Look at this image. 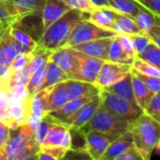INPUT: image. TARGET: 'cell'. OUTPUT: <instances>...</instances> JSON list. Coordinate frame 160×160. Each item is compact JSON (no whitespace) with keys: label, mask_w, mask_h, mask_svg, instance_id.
Segmentation results:
<instances>
[{"label":"cell","mask_w":160,"mask_h":160,"mask_svg":"<svg viewBox=\"0 0 160 160\" xmlns=\"http://www.w3.org/2000/svg\"><path fill=\"white\" fill-rule=\"evenodd\" d=\"M90 13L71 8L58 20L54 22L41 36L37 46L49 52L64 47L75 25L86 19Z\"/></svg>","instance_id":"6da1fadb"},{"label":"cell","mask_w":160,"mask_h":160,"mask_svg":"<svg viewBox=\"0 0 160 160\" xmlns=\"http://www.w3.org/2000/svg\"><path fill=\"white\" fill-rule=\"evenodd\" d=\"M128 131L142 160H149L160 140V124L142 112L130 122Z\"/></svg>","instance_id":"7a4b0ae2"},{"label":"cell","mask_w":160,"mask_h":160,"mask_svg":"<svg viewBox=\"0 0 160 160\" xmlns=\"http://www.w3.org/2000/svg\"><path fill=\"white\" fill-rule=\"evenodd\" d=\"M40 145L36 140L35 131L24 124L9 129L8 139L5 145V155L8 160L37 159Z\"/></svg>","instance_id":"3957f363"},{"label":"cell","mask_w":160,"mask_h":160,"mask_svg":"<svg viewBox=\"0 0 160 160\" xmlns=\"http://www.w3.org/2000/svg\"><path fill=\"white\" fill-rule=\"evenodd\" d=\"M129 125V121L115 116L100 105L91 119L81 128L85 132L95 130L109 135L114 139H117L118 137L128 131Z\"/></svg>","instance_id":"277c9868"},{"label":"cell","mask_w":160,"mask_h":160,"mask_svg":"<svg viewBox=\"0 0 160 160\" xmlns=\"http://www.w3.org/2000/svg\"><path fill=\"white\" fill-rule=\"evenodd\" d=\"M99 97L101 99V107L124 120L131 122L143 112L139 106L107 90L100 89Z\"/></svg>","instance_id":"5b68a950"},{"label":"cell","mask_w":160,"mask_h":160,"mask_svg":"<svg viewBox=\"0 0 160 160\" xmlns=\"http://www.w3.org/2000/svg\"><path fill=\"white\" fill-rule=\"evenodd\" d=\"M118 34L115 31L98 26L90 20L86 19L79 22L75 25L64 47H71L73 45L87 42L90 40L115 37Z\"/></svg>","instance_id":"8992f818"},{"label":"cell","mask_w":160,"mask_h":160,"mask_svg":"<svg viewBox=\"0 0 160 160\" xmlns=\"http://www.w3.org/2000/svg\"><path fill=\"white\" fill-rule=\"evenodd\" d=\"M72 50L78 61V71L74 80L84 81L95 84L105 60L87 55L74 49Z\"/></svg>","instance_id":"52a82bcc"},{"label":"cell","mask_w":160,"mask_h":160,"mask_svg":"<svg viewBox=\"0 0 160 160\" xmlns=\"http://www.w3.org/2000/svg\"><path fill=\"white\" fill-rule=\"evenodd\" d=\"M132 70V65L121 64L111 61H105L99 75L97 77L95 84L100 88L104 89L118 81L122 80Z\"/></svg>","instance_id":"ba28073f"},{"label":"cell","mask_w":160,"mask_h":160,"mask_svg":"<svg viewBox=\"0 0 160 160\" xmlns=\"http://www.w3.org/2000/svg\"><path fill=\"white\" fill-rule=\"evenodd\" d=\"M49 61L58 65L69 77L74 79L78 71V61L73 50L69 47H61L51 52Z\"/></svg>","instance_id":"9c48e42d"},{"label":"cell","mask_w":160,"mask_h":160,"mask_svg":"<svg viewBox=\"0 0 160 160\" xmlns=\"http://www.w3.org/2000/svg\"><path fill=\"white\" fill-rule=\"evenodd\" d=\"M29 52L31 50L21 45L11 37L8 28L0 39V64L9 67L17 55Z\"/></svg>","instance_id":"30bf717a"},{"label":"cell","mask_w":160,"mask_h":160,"mask_svg":"<svg viewBox=\"0 0 160 160\" xmlns=\"http://www.w3.org/2000/svg\"><path fill=\"white\" fill-rule=\"evenodd\" d=\"M86 139L87 151L93 160H101L110 142L115 140L109 135L95 130L86 132Z\"/></svg>","instance_id":"8fae6325"},{"label":"cell","mask_w":160,"mask_h":160,"mask_svg":"<svg viewBox=\"0 0 160 160\" xmlns=\"http://www.w3.org/2000/svg\"><path fill=\"white\" fill-rule=\"evenodd\" d=\"M113 38L114 37L93 39L87 42L73 45L69 48L79 51L87 55L96 57L105 61H108V50Z\"/></svg>","instance_id":"7c38bea8"},{"label":"cell","mask_w":160,"mask_h":160,"mask_svg":"<svg viewBox=\"0 0 160 160\" xmlns=\"http://www.w3.org/2000/svg\"><path fill=\"white\" fill-rule=\"evenodd\" d=\"M64 82L69 96V100L91 98L98 95L100 92V88L91 82L74 79H68Z\"/></svg>","instance_id":"4fadbf2b"},{"label":"cell","mask_w":160,"mask_h":160,"mask_svg":"<svg viewBox=\"0 0 160 160\" xmlns=\"http://www.w3.org/2000/svg\"><path fill=\"white\" fill-rule=\"evenodd\" d=\"M70 9L71 8L62 0H45L41 11L42 33Z\"/></svg>","instance_id":"5bb4252c"},{"label":"cell","mask_w":160,"mask_h":160,"mask_svg":"<svg viewBox=\"0 0 160 160\" xmlns=\"http://www.w3.org/2000/svg\"><path fill=\"white\" fill-rule=\"evenodd\" d=\"M9 114L16 127L27 124L30 113V96L19 98L9 99Z\"/></svg>","instance_id":"9a60e30c"},{"label":"cell","mask_w":160,"mask_h":160,"mask_svg":"<svg viewBox=\"0 0 160 160\" xmlns=\"http://www.w3.org/2000/svg\"><path fill=\"white\" fill-rule=\"evenodd\" d=\"M100 104H101V99H100L99 94L94 96V97H92L88 102H86L76 112L71 126L75 127V128H82V127H84L91 119V117L93 116L95 112L100 107Z\"/></svg>","instance_id":"2e32d148"},{"label":"cell","mask_w":160,"mask_h":160,"mask_svg":"<svg viewBox=\"0 0 160 160\" xmlns=\"http://www.w3.org/2000/svg\"><path fill=\"white\" fill-rule=\"evenodd\" d=\"M132 145V137L129 131H127L110 142L101 160H117L122 154H124Z\"/></svg>","instance_id":"e0dca14e"},{"label":"cell","mask_w":160,"mask_h":160,"mask_svg":"<svg viewBox=\"0 0 160 160\" xmlns=\"http://www.w3.org/2000/svg\"><path fill=\"white\" fill-rule=\"evenodd\" d=\"M64 82H58L51 86L48 98H47L48 113L60 109L69 101V96H68Z\"/></svg>","instance_id":"ac0fdd59"},{"label":"cell","mask_w":160,"mask_h":160,"mask_svg":"<svg viewBox=\"0 0 160 160\" xmlns=\"http://www.w3.org/2000/svg\"><path fill=\"white\" fill-rule=\"evenodd\" d=\"M104 90H107L110 93H113L129 102L133 103L134 105H137V101L134 96V91H133V86H132V77H131V72L127 74L125 77H124L122 80L118 81L117 82L104 88Z\"/></svg>","instance_id":"d6986e66"},{"label":"cell","mask_w":160,"mask_h":160,"mask_svg":"<svg viewBox=\"0 0 160 160\" xmlns=\"http://www.w3.org/2000/svg\"><path fill=\"white\" fill-rule=\"evenodd\" d=\"M118 15L119 12L114 10L112 8H97L90 13L88 20L98 26L111 30L112 24Z\"/></svg>","instance_id":"ffe728a7"},{"label":"cell","mask_w":160,"mask_h":160,"mask_svg":"<svg viewBox=\"0 0 160 160\" xmlns=\"http://www.w3.org/2000/svg\"><path fill=\"white\" fill-rule=\"evenodd\" d=\"M131 77H132V86H133L134 96L137 104L142 111H144L149 101L151 100L152 97L154 96V94L147 88L144 82L137 76L133 68L131 70Z\"/></svg>","instance_id":"44dd1931"},{"label":"cell","mask_w":160,"mask_h":160,"mask_svg":"<svg viewBox=\"0 0 160 160\" xmlns=\"http://www.w3.org/2000/svg\"><path fill=\"white\" fill-rule=\"evenodd\" d=\"M111 30L115 31L118 35L133 36V35L144 34L138 27L136 22L134 21V19L132 17L127 16V15H124L121 13H119L115 22H113Z\"/></svg>","instance_id":"7402d4cb"},{"label":"cell","mask_w":160,"mask_h":160,"mask_svg":"<svg viewBox=\"0 0 160 160\" xmlns=\"http://www.w3.org/2000/svg\"><path fill=\"white\" fill-rule=\"evenodd\" d=\"M51 86L47 87L40 92L30 96V113L29 115L36 116L41 119L44 115L48 113L47 108V98L50 92Z\"/></svg>","instance_id":"603a6c76"},{"label":"cell","mask_w":160,"mask_h":160,"mask_svg":"<svg viewBox=\"0 0 160 160\" xmlns=\"http://www.w3.org/2000/svg\"><path fill=\"white\" fill-rule=\"evenodd\" d=\"M138 27L147 35V33L157 25H160V18L141 5L137 15L133 18Z\"/></svg>","instance_id":"cb8c5ba5"},{"label":"cell","mask_w":160,"mask_h":160,"mask_svg":"<svg viewBox=\"0 0 160 160\" xmlns=\"http://www.w3.org/2000/svg\"><path fill=\"white\" fill-rule=\"evenodd\" d=\"M8 32L11 37L21 45L26 47L27 49L33 51L37 46V40L26 32L16 21H14L8 27Z\"/></svg>","instance_id":"d4e9b609"},{"label":"cell","mask_w":160,"mask_h":160,"mask_svg":"<svg viewBox=\"0 0 160 160\" xmlns=\"http://www.w3.org/2000/svg\"><path fill=\"white\" fill-rule=\"evenodd\" d=\"M69 77L68 75L55 63L53 62H48L47 66H46V74H45V79L44 82L42 83V85L40 88L41 90H43L47 87L53 86L58 82H64L66 80H68ZM39 91V92H40Z\"/></svg>","instance_id":"484cf974"},{"label":"cell","mask_w":160,"mask_h":160,"mask_svg":"<svg viewBox=\"0 0 160 160\" xmlns=\"http://www.w3.org/2000/svg\"><path fill=\"white\" fill-rule=\"evenodd\" d=\"M68 132V127L62 124L55 125L48 134L46 135L43 142L40 147H49V146H61L63 140Z\"/></svg>","instance_id":"4316f807"},{"label":"cell","mask_w":160,"mask_h":160,"mask_svg":"<svg viewBox=\"0 0 160 160\" xmlns=\"http://www.w3.org/2000/svg\"><path fill=\"white\" fill-rule=\"evenodd\" d=\"M12 3L22 15L41 14L45 0H8Z\"/></svg>","instance_id":"83f0119b"},{"label":"cell","mask_w":160,"mask_h":160,"mask_svg":"<svg viewBox=\"0 0 160 160\" xmlns=\"http://www.w3.org/2000/svg\"><path fill=\"white\" fill-rule=\"evenodd\" d=\"M110 7L117 12L134 18L141 5L136 0H108Z\"/></svg>","instance_id":"f1b7e54d"},{"label":"cell","mask_w":160,"mask_h":160,"mask_svg":"<svg viewBox=\"0 0 160 160\" xmlns=\"http://www.w3.org/2000/svg\"><path fill=\"white\" fill-rule=\"evenodd\" d=\"M108 61L115 62V63H121V64H130L132 65L133 59L128 57L126 53L124 52L119 38L118 35L115 36L110 43L109 50H108Z\"/></svg>","instance_id":"f546056e"},{"label":"cell","mask_w":160,"mask_h":160,"mask_svg":"<svg viewBox=\"0 0 160 160\" xmlns=\"http://www.w3.org/2000/svg\"><path fill=\"white\" fill-rule=\"evenodd\" d=\"M57 124H61V123L57 118H55L54 116H52L49 113H47L46 115H44L41 118L40 125L35 131L36 140H37L39 145H41L43 142V141H44L46 135L48 134V132L50 131V129Z\"/></svg>","instance_id":"4dcf8cb0"},{"label":"cell","mask_w":160,"mask_h":160,"mask_svg":"<svg viewBox=\"0 0 160 160\" xmlns=\"http://www.w3.org/2000/svg\"><path fill=\"white\" fill-rule=\"evenodd\" d=\"M69 133L71 137V150H87L86 132L81 128L69 127Z\"/></svg>","instance_id":"1f68e13d"},{"label":"cell","mask_w":160,"mask_h":160,"mask_svg":"<svg viewBox=\"0 0 160 160\" xmlns=\"http://www.w3.org/2000/svg\"><path fill=\"white\" fill-rule=\"evenodd\" d=\"M67 149L62 146H49L40 147L37 154L38 160H59L63 159L67 153Z\"/></svg>","instance_id":"d6a6232c"},{"label":"cell","mask_w":160,"mask_h":160,"mask_svg":"<svg viewBox=\"0 0 160 160\" xmlns=\"http://www.w3.org/2000/svg\"><path fill=\"white\" fill-rule=\"evenodd\" d=\"M32 53H33L32 58L28 64V68H30V70L32 72L41 67L47 66V64L49 62V56H50L51 52L36 46V48L32 51Z\"/></svg>","instance_id":"836d02e7"},{"label":"cell","mask_w":160,"mask_h":160,"mask_svg":"<svg viewBox=\"0 0 160 160\" xmlns=\"http://www.w3.org/2000/svg\"><path fill=\"white\" fill-rule=\"evenodd\" d=\"M45 74H46V67H41L32 72L30 79L26 84V89L29 96H33L34 94L40 91V88L44 82Z\"/></svg>","instance_id":"e575fe53"},{"label":"cell","mask_w":160,"mask_h":160,"mask_svg":"<svg viewBox=\"0 0 160 160\" xmlns=\"http://www.w3.org/2000/svg\"><path fill=\"white\" fill-rule=\"evenodd\" d=\"M134 44V48L136 51L137 57H141L154 46V42L150 39V38L145 34H139L130 36Z\"/></svg>","instance_id":"d590c367"},{"label":"cell","mask_w":160,"mask_h":160,"mask_svg":"<svg viewBox=\"0 0 160 160\" xmlns=\"http://www.w3.org/2000/svg\"><path fill=\"white\" fill-rule=\"evenodd\" d=\"M17 8L8 0H0V20L1 21H16L23 17Z\"/></svg>","instance_id":"8d00e7d4"},{"label":"cell","mask_w":160,"mask_h":160,"mask_svg":"<svg viewBox=\"0 0 160 160\" xmlns=\"http://www.w3.org/2000/svg\"><path fill=\"white\" fill-rule=\"evenodd\" d=\"M132 68L140 74L145 76H152V77H158L160 78V70L151 65L150 63L144 61L141 58L136 57L132 63Z\"/></svg>","instance_id":"74e56055"},{"label":"cell","mask_w":160,"mask_h":160,"mask_svg":"<svg viewBox=\"0 0 160 160\" xmlns=\"http://www.w3.org/2000/svg\"><path fill=\"white\" fill-rule=\"evenodd\" d=\"M143 112L160 124V91L152 97Z\"/></svg>","instance_id":"f35d334b"},{"label":"cell","mask_w":160,"mask_h":160,"mask_svg":"<svg viewBox=\"0 0 160 160\" xmlns=\"http://www.w3.org/2000/svg\"><path fill=\"white\" fill-rule=\"evenodd\" d=\"M65 4H67L71 8L77 9L83 12L91 13L97 8L94 5H92L89 0H62Z\"/></svg>","instance_id":"ab89813d"},{"label":"cell","mask_w":160,"mask_h":160,"mask_svg":"<svg viewBox=\"0 0 160 160\" xmlns=\"http://www.w3.org/2000/svg\"><path fill=\"white\" fill-rule=\"evenodd\" d=\"M32 55H33L32 51L29 52L21 53V54L17 55V56L13 59L12 63H11L10 66H9L10 69H11L13 72H15V71H19V70L25 68V67L28 66V64H29V62H30V60H31V58H32Z\"/></svg>","instance_id":"60d3db41"},{"label":"cell","mask_w":160,"mask_h":160,"mask_svg":"<svg viewBox=\"0 0 160 160\" xmlns=\"http://www.w3.org/2000/svg\"><path fill=\"white\" fill-rule=\"evenodd\" d=\"M32 74V71L30 70V68L27 67H25V68L19 70V71H15L13 72L11 78H10V82H9V85L13 84V83H20V84H25L26 85L30 76Z\"/></svg>","instance_id":"b9f144b4"},{"label":"cell","mask_w":160,"mask_h":160,"mask_svg":"<svg viewBox=\"0 0 160 160\" xmlns=\"http://www.w3.org/2000/svg\"><path fill=\"white\" fill-rule=\"evenodd\" d=\"M118 38L126 55L134 60L137 57V54H136V51H135L131 37L127 35H118Z\"/></svg>","instance_id":"7bdbcfd3"},{"label":"cell","mask_w":160,"mask_h":160,"mask_svg":"<svg viewBox=\"0 0 160 160\" xmlns=\"http://www.w3.org/2000/svg\"><path fill=\"white\" fill-rule=\"evenodd\" d=\"M143 59L144 61L150 63L157 68L160 70V49L154 44V46L149 50L148 52L143 54L142 56L139 57Z\"/></svg>","instance_id":"ee69618b"},{"label":"cell","mask_w":160,"mask_h":160,"mask_svg":"<svg viewBox=\"0 0 160 160\" xmlns=\"http://www.w3.org/2000/svg\"><path fill=\"white\" fill-rule=\"evenodd\" d=\"M135 71V70H134ZM137 76L144 82V84L147 86V88L155 95L160 91V78L158 77H152V76H145L142 74L138 73L135 71Z\"/></svg>","instance_id":"f6af8a7d"},{"label":"cell","mask_w":160,"mask_h":160,"mask_svg":"<svg viewBox=\"0 0 160 160\" xmlns=\"http://www.w3.org/2000/svg\"><path fill=\"white\" fill-rule=\"evenodd\" d=\"M63 159H91L87 150H71L69 149Z\"/></svg>","instance_id":"bcb514c9"},{"label":"cell","mask_w":160,"mask_h":160,"mask_svg":"<svg viewBox=\"0 0 160 160\" xmlns=\"http://www.w3.org/2000/svg\"><path fill=\"white\" fill-rule=\"evenodd\" d=\"M12 74L13 71L10 69L9 67L0 64V84L9 86V82Z\"/></svg>","instance_id":"7dc6e473"},{"label":"cell","mask_w":160,"mask_h":160,"mask_svg":"<svg viewBox=\"0 0 160 160\" xmlns=\"http://www.w3.org/2000/svg\"><path fill=\"white\" fill-rule=\"evenodd\" d=\"M138 2L160 18V0H140Z\"/></svg>","instance_id":"c3c4849f"},{"label":"cell","mask_w":160,"mask_h":160,"mask_svg":"<svg viewBox=\"0 0 160 160\" xmlns=\"http://www.w3.org/2000/svg\"><path fill=\"white\" fill-rule=\"evenodd\" d=\"M117 160H142L141 157L140 156L139 152L135 148L134 144L128 148L124 154H122Z\"/></svg>","instance_id":"681fc988"},{"label":"cell","mask_w":160,"mask_h":160,"mask_svg":"<svg viewBox=\"0 0 160 160\" xmlns=\"http://www.w3.org/2000/svg\"><path fill=\"white\" fill-rule=\"evenodd\" d=\"M9 128L0 121V150L5 152V145L8 139L9 135Z\"/></svg>","instance_id":"f907efd6"},{"label":"cell","mask_w":160,"mask_h":160,"mask_svg":"<svg viewBox=\"0 0 160 160\" xmlns=\"http://www.w3.org/2000/svg\"><path fill=\"white\" fill-rule=\"evenodd\" d=\"M147 36L150 38V39L154 42L156 46H157L160 49V25L154 26L148 33Z\"/></svg>","instance_id":"816d5d0a"},{"label":"cell","mask_w":160,"mask_h":160,"mask_svg":"<svg viewBox=\"0 0 160 160\" xmlns=\"http://www.w3.org/2000/svg\"><path fill=\"white\" fill-rule=\"evenodd\" d=\"M89 1L97 8H111L108 0H89Z\"/></svg>","instance_id":"f5cc1de1"},{"label":"cell","mask_w":160,"mask_h":160,"mask_svg":"<svg viewBox=\"0 0 160 160\" xmlns=\"http://www.w3.org/2000/svg\"><path fill=\"white\" fill-rule=\"evenodd\" d=\"M14 22V21H13ZM10 21H1L0 20V39L3 37V35L5 34V32L8 30V28L9 27V25L13 22Z\"/></svg>","instance_id":"db71d44e"},{"label":"cell","mask_w":160,"mask_h":160,"mask_svg":"<svg viewBox=\"0 0 160 160\" xmlns=\"http://www.w3.org/2000/svg\"><path fill=\"white\" fill-rule=\"evenodd\" d=\"M155 151H156V154L160 157V140H159V142H157V144L156 148H155Z\"/></svg>","instance_id":"11a10c76"},{"label":"cell","mask_w":160,"mask_h":160,"mask_svg":"<svg viewBox=\"0 0 160 160\" xmlns=\"http://www.w3.org/2000/svg\"><path fill=\"white\" fill-rule=\"evenodd\" d=\"M6 155H5V152L3 150H0V160H6Z\"/></svg>","instance_id":"9f6ffc18"},{"label":"cell","mask_w":160,"mask_h":160,"mask_svg":"<svg viewBox=\"0 0 160 160\" xmlns=\"http://www.w3.org/2000/svg\"><path fill=\"white\" fill-rule=\"evenodd\" d=\"M136 1H140V0H136Z\"/></svg>","instance_id":"6f0895ef"}]
</instances>
